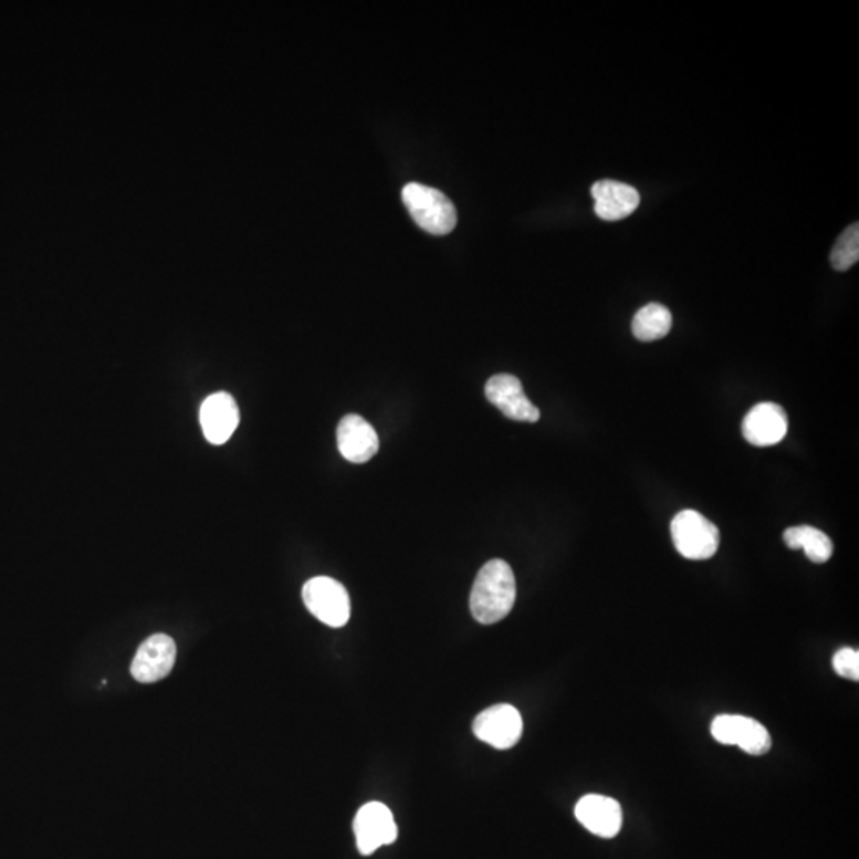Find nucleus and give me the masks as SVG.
Segmentation results:
<instances>
[{
    "instance_id": "obj_1",
    "label": "nucleus",
    "mask_w": 859,
    "mask_h": 859,
    "mask_svg": "<svg viewBox=\"0 0 859 859\" xmlns=\"http://www.w3.org/2000/svg\"><path fill=\"white\" fill-rule=\"evenodd\" d=\"M516 601V578L502 559L488 562L478 573L471 589L470 608L481 625H495L513 610Z\"/></svg>"
},
{
    "instance_id": "obj_2",
    "label": "nucleus",
    "mask_w": 859,
    "mask_h": 859,
    "mask_svg": "<svg viewBox=\"0 0 859 859\" xmlns=\"http://www.w3.org/2000/svg\"><path fill=\"white\" fill-rule=\"evenodd\" d=\"M401 198L412 220L427 233H451L457 224V212L451 199L437 188L411 182L401 191Z\"/></svg>"
},
{
    "instance_id": "obj_3",
    "label": "nucleus",
    "mask_w": 859,
    "mask_h": 859,
    "mask_svg": "<svg viewBox=\"0 0 859 859\" xmlns=\"http://www.w3.org/2000/svg\"><path fill=\"white\" fill-rule=\"evenodd\" d=\"M670 532L678 553L690 561L710 559L720 547L716 525L694 510L678 513L670 525Z\"/></svg>"
},
{
    "instance_id": "obj_4",
    "label": "nucleus",
    "mask_w": 859,
    "mask_h": 859,
    "mask_svg": "<svg viewBox=\"0 0 859 859\" xmlns=\"http://www.w3.org/2000/svg\"><path fill=\"white\" fill-rule=\"evenodd\" d=\"M307 610L329 627H343L350 618V599L346 587L328 576L310 579L303 587Z\"/></svg>"
},
{
    "instance_id": "obj_5",
    "label": "nucleus",
    "mask_w": 859,
    "mask_h": 859,
    "mask_svg": "<svg viewBox=\"0 0 859 859\" xmlns=\"http://www.w3.org/2000/svg\"><path fill=\"white\" fill-rule=\"evenodd\" d=\"M712 735L723 745H735L748 755H766L772 746L764 724L742 715H720L713 720Z\"/></svg>"
},
{
    "instance_id": "obj_6",
    "label": "nucleus",
    "mask_w": 859,
    "mask_h": 859,
    "mask_svg": "<svg viewBox=\"0 0 859 859\" xmlns=\"http://www.w3.org/2000/svg\"><path fill=\"white\" fill-rule=\"evenodd\" d=\"M524 724L521 713L510 703H499L484 710L473 723V732L481 742L496 750H509L521 741Z\"/></svg>"
},
{
    "instance_id": "obj_7",
    "label": "nucleus",
    "mask_w": 859,
    "mask_h": 859,
    "mask_svg": "<svg viewBox=\"0 0 859 859\" xmlns=\"http://www.w3.org/2000/svg\"><path fill=\"white\" fill-rule=\"evenodd\" d=\"M354 832L362 855L375 853L378 848L397 840L398 828L390 808L380 803H369L358 810Z\"/></svg>"
},
{
    "instance_id": "obj_8",
    "label": "nucleus",
    "mask_w": 859,
    "mask_h": 859,
    "mask_svg": "<svg viewBox=\"0 0 859 859\" xmlns=\"http://www.w3.org/2000/svg\"><path fill=\"white\" fill-rule=\"evenodd\" d=\"M176 658V641L166 633H155L140 645L134 656L130 675L139 683H157L169 675Z\"/></svg>"
},
{
    "instance_id": "obj_9",
    "label": "nucleus",
    "mask_w": 859,
    "mask_h": 859,
    "mask_svg": "<svg viewBox=\"0 0 859 859\" xmlns=\"http://www.w3.org/2000/svg\"><path fill=\"white\" fill-rule=\"evenodd\" d=\"M485 397L496 406L509 419L517 422H538V408L522 389L521 380L516 376L496 375L485 384Z\"/></svg>"
},
{
    "instance_id": "obj_10",
    "label": "nucleus",
    "mask_w": 859,
    "mask_h": 859,
    "mask_svg": "<svg viewBox=\"0 0 859 859\" xmlns=\"http://www.w3.org/2000/svg\"><path fill=\"white\" fill-rule=\"evenodd\" d=\"M742 433L750 444L757 448L778 444L788 433V416L781 405L771 401L757 404L743 419Z\"/></svg>"
},
{
    "instance_id": "obj_11",
    "label": "nucleus",
    "mask_w": 859,
    "mask_h": 859,
    "mask_svg": "<svg viewBox=\"0 0 859 859\" xmlns=\"http://www.w3.org/2000/svg\"><path fill=\"white\" fill-rule=\"evenodd\" d=\"M199 420L209 443L224 444L239 426L238 404L227 391L210 395L201 405Z\"/></svg>"
},
{
    "instance_id": "obj_12",
    "label": "nucleus",
    "mask_w": 859,
    "mask_h": 859,
    "mask_svg": "<svg viewBox=\"0 0 859 859\" xmlns=\"http://www.w3.org/2000/svg\"><path fill=\"white\" fill-rule=\"evenodd\" d=\"M576 820L596 836L611 839L621 831L622 810L618 800L600 795L582 797L575 807Z\"/></svg>"
},
{
    "instance_id": "obj_13",
    "label": "nucleus",
    "mask_w": 859,
    "mask_h": 859,
    "mask_svg": "<svg viewBox=\"0 0 859 859\" xmlns=\"http://www.w3.org/2000/svg\"><path fill=\"white\" fill-rule=\"evenodd\" d=\"M596 201V216L605 222H619L632 216L640 206V193L632 187L616 180H600L590 188Z\"/></svg>"
},
{
    "instance_id": "obj_14",
    "label": "nucleus",
    "mask_w": 859,
    "mask_h": 859,
    "mask_svg": "<svg viewBox=\"0 0 859 859\" xmlns=\"http://www.w3.org/2000/svg\"><path fill=\"white\" fill-rule=\"evenodd\" d=\"M338 449L352 463H365L379 451V438L364 417L349 415L338 426Z\"/></svg>"
},
{
    "instance_id": "obj_15",
    "label": "nucleus",
    "mask_w": 859,
    "mask_h": 859,
    "mask_svg": "<svg viewBox=\"0 0 859 859\" xmlns=\"http://www.w3.org/2000/svg\"><path fill=\"white\" fill-rule=\"evenodd\" d=\"M783 540L789 549H804L814 564H825L831 559L834 549L831 538L810 525L786 528Z\"/></svg>"
},
{
    "instance_id": "obj_16",
    "label": "nucleus",
    "mask_w": 859,
    "mask_h": 859,
    "mask_svg": "<svg viewBox=\"0 0 859 859\" xmlns=\"http://www.w3.org/2000/svg\"><path fill=\"white\" fill-rule=\"evenodd\" d=\"M672 314L659 303H650L641 307L632 321V333L643 343L666 338L672 329Z\"/></svg>"
},
{
    "instance_id": "obj_17",
    "label": "nucleus",
    "mask_w": 859,
    "mask_h": 859,
    "mask_svg": "<svg viewBox=\"0 0 859 859\" xmlns=\"http://www.w3.org/2000/svg\"><path fill=\"white\" fill-rule=\"evenodd\" d=\"M859 260V224L853 223L844 231L834 244L831 264L836 271H847Z\"/></svg>"
},
{
    "instance_id": "obj_18",
    "label": "nucleus",
    "mask_w": 859,
    "mask_h": 859,
    "mask_svg": "<svg viewBox=\"0 0 859 859\" xmlns=\"http://www.w3.org/2000/svg\"><path fill=\"white\" fill-rule=\"evenodd\" d=\"M832 667L837 675L847 680H859V651L853 648H842L834 654Z\"/></svg>"
}]
</instances>
